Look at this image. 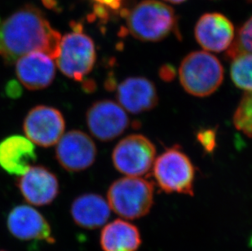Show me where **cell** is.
<instances>
[{"label":"cell","instance_id":"9c48e42d","mask_svg":"<svg viewBox=\"0 0 252 251\" xmlns=\"http://www.w3.org/2000/svg\"><path fill=\"white\" fill-rule=\"evenodd\" d=\"M65 129L62 112L54 107L37 105L28 112L23 130L31 142L41 147H52L58 143Z\"/></svg>","mask_w":252,"mask_h":251},{"label":"cell","instance_id":"52a82bcc","mask_svg":"<svg viewBox=\"0 0 252 251\" xmlns=\"http://www.w3.org/2000/svg\"><path fill=\"white\" fill-rule=\"evenodd\" d=\"M156 148L152 141L140 134L127 135L122 139L112 153L114 167L126 176L146 175L152 170Z\"/></svg>","mask_w":252,"mask_h":251},{"label":"cell","instance_id":"7402d4cb","mask_svg":"<svg viewBox=\"0 0 252 251\" xmlns=\"http://www.w3.org/2000/svg\"><path fill=\"white\" fill-rule=\"evenodd\" d=\"M197 139L206 151H213L216 146V132L214 130L206 129L200 130L197 133Z\"/></svg>","mask_w":252,"mask_h":251},{"label":"cell","instance_id":"7a4b0ae2","mask_svg":"<svg viewBox=\"0 0 252 251\" xmlns=\"http://www.w3.org/2000/svg\"><path fill=\"white\" fill-rule=\"evenodd\" d=\"M126 26L134 38L158 42L177 30V17L172 7L157 0H143L126 15Z\"/></svg>","mask_w":252,"mask_h":251},{"label":"cell","instance_id":"484cf974","mask_svg":"<svg viewBox=\"0 0 252 251\" xmlns=\"http://www.w3.org/2000/svg\"></svg>","mask_w":252,"mask_h":251},{"label":"cell","instance_id":"ffe728a7","mask_svg":"<svg viewBox=\"0 0 252 251\" xmlns=\"http://www.w3.org/2000/svg\"><path fill=\"white\" fill-rule=\"evenodd\" d=\"M236 129L252 138V92L243 95L233 119Z\"/></svg>","mask_w":252,"mask_h":251},{"label":"cell","instance_id":"d4e9b609","mask_svg":"<svg viewBox=\"0 0 252 251\" xmlns=\"http://www.w3.org/2000/svg\"><path fill=\"white\" fill-rule=\"evenodd\" d=\"M165 1L172 2V3H181V2H184L186 0H165Z\"/></svg>","mask_w":252,"mask_h":251},{"label":"cell","instance_id":"6da1fadb","mask_svg":"<svg viewBox=\"0 0 252 251\" xmlns=\"http://www.w3.org/2000/svg\"><path fill=\"white\" fill-rule=\"evenodd\" d=\"M62 36L39 8L25 5L0 21V57L12 64L25 55L41 52L57 59Z\"/></svg>","mask_w":252,"mask_h":251},{"label":"cell","instance_id":"cb8c5ba5","mask_svg":"<svg viewBox=\"0 0 252 251\" xmlns=\"http://www.w3.org/2000/svg\"><path fill=\"white\" fill-rule=\"evenodd\" d=\"M174 73H175V71L171 68V66L167 65V66L162 67V69H161L160 75H161V78H163L165 80H170V79L173 78Z\"/></svg>","mask_w":252,"mask_h":251},{"label":"cell","instance_id":"8fae6325","mask_svg":"<svg viewBox=\"0 0 252 251\" xmlns=\"http://www.w3.org/2000/svg\"><path fill=\"white\" fill-rule=\"evenodd\" d=\"M7 227L13 237L22 241L55 242L50 224L45 217L28 205H19L11 210L7 216Z\"/></svg>","mask_w":252,"mask_h":251},{"label":"cell","instance_id":"9a60e30c","mask_svg":"<svg viewBox=\"0 0 252 251\" xmlns=\"http://www.w3.org/2000/svg\"><path fill=\"white\" fill-rule=\"evenodd\" d=\"M15 63L17 78L28 90L45 89L55 78L56 66L53 58L43 52H31Z\"/></svg>","mask_w":252,"mask_h":251},{"label":"cell","instance_id":"44dd1931","mask_svg":"<svg viewBox=\"0 0 252 251\" xmlns=\"http://www.w3.org/2000/svg\"><path fill=\"white\" fill-rule=\"evenodd\" d=\"M243 53H252V17L238 30L232 45L226 52V58L231 61Z\"/></svg>","mask_w":252,"mask_h":251},{"label":"cell","instance_id":"7c38bea8","mask_svg":"<svg viewBox=\"0 0 252 251\" xmlns=\"http://www.w3.org/2000/svg\"><path fill=\"white\" fill-rule=\"evenodd\" d=\"M17 185L25 200L33 206L49 205L59 194L58 179L45 166H31L18 179Z\"/></svg>","mask_w":252,"mask_h":251},{"label":"cell","instance_id":"5b68a950","mask_svg":"<svg viewBox=\"0 0 252 251\" xmlns=\"http://www.w3.org/2000/svg\"><path fill=\"white\" fill-rule=\"evenodd\" d=\"M153 175L158 187L167 193L193 196L195 168L178 145L169 148L155 159Z\"/></svg>","mask_w":252,"mask_h":251},{"label":"cell","instance_id":"e0dca14e","mask_svg":"<svg viewBox=\"0 0 252 251\" xmlns=\"http://www.w3.org/2000/svg\"><path fill=\"white\" fill-rule=\"evenodd\" d=\"M110 205L100 195L84 193L72 202L70 214L74 223L85 229L104 225L110 216Z\"/></svg>","mask_w":252,"mask_h":251},{"label":"cell","instance_id":"4fadbf2b","mask_svg":"<svg viewBox=\"0 0 252 251\" xmlns=\"http://www.w3.org/2000/svg\"><path fill=\"white\" fill-rule=\"evenodd\" d=\"M197 43L204 50L220 52L228 50L235 38L233 23L220 13L202 15L194 28Z\"/></svg>","mask_w":252,"mask_h":251},{"label":"cell","instance_id":"ac0fdd59","mask_svg":"<svg viewBox=\"0 0 252 251\" xmlns=\"http://www.w3.org/2000/svg\"><path fill=\"white\" fill-rule=\"evenodd\" d=\"M100 244L103 251H136L141 244V237L136 226L115 220L100 232Z\"/></svg>","mask_w":252,"mask_h":251},{"label":"cell","instance_id":"603a6c76","mask_svg":"<svg viewBox=\"0 0 252 251\" xmlns=\"http://www.w3.org/2000/svg\"><path fill=\"white\" fill-rule=\"evenodd\" d=\"M124 0H94L96 2V5L104 7L105 9L112 10V11H118L123 6Z\"/></svg>","mask_w":252,"mask_h":251},{"label":"cell","instance_id":"277c9868","mask_svg":"<svg viewBox=\"0 0 252 251\" xmlns=\"http://www.w3.org/2000/svg\"><path fill=\"white\" fill-rule=\"evenodd\" d=\"M154 185L140 177L126 176L115 180L107 192L110 209L126 220L146 216L154 205Z\"/></svg>","mask_w":252,"mask_h":251},{"label":"cell","instance_id":"2e32d148","mask_svg":"<svg viewBox=\"0 0 252 251\" xmlns=\"http://www.w3.org/2000/svg\"><path fill=\"white\" fill-rule=\"evenodd\" d=\"M34 144L20 135H10L0 142V166L7 173L22 176L35 161Z\"/></svg>","mask_w":252,"mask_h":251},{"label":"cell","instance_id":"8992f818","mask_svg":"<svg viewBox=\"0 0 252 251\" xmlns=\"http://www.w3.org/2000/svg\"><path fill=\"white\" fill-rule=\"evenodd\" d=\"M56 60L60 71L73 80L82 82L92 72L96 61L95 44L81 25L76 23L73 31L62 38Z\"/></svg>","mask_w":252,"mask_h":251},{"label":"cell","instance_id":"d6986e66","mask_svg":"<svg viewBox=\"0 0 252 251\" xmlns=\"http://www.w3.org/2000/svg\"><path fill=\"white\" fill-rule=\"evenodd\" d=\"M231 79L237 88L252 92V53H243L231 60Z\"/></svg>","mask_w":252,"mask_h":251},{"label":"cell","instance_id":"3957f363","mask_svg":"<svg viewBox=\"0 0 252 251\" xmlns=\"http://www.w3.org/2000/svg\"><path fill=\"white\" fill-rule=\"evenodd\" d=\"M224 71L219 59L209 52L196 51L187 55L179 68V79L186 93L207 97L220 87Z\"/></svg>","mask_w":252,"mask_h":251},{"label":"cell","instance_id":"5bb4252c","mask_svg":"<svg viewBox=\"0 0 252 251\" xmlns=\"http://www.w3.org/2000/svg\"><path fill=\"white\" fill-rule=\"evenodd\" d=\"M116 97L125 111L133 114L150 111L158 102L155 83L144 77H130L122 81L116 88Z\"/></svg>","mask_w":252,"mask_h":251},{"label":"cell","instance_id":"ba28073f","mask_svg":"<svg viewBox=\"0 0 252 251\" xmlns=\"http://www.w3.org/2000/svg\"><path fill=\"white\" fill-rule=\"evenodd\" d=\"M91 134L100 141H111L129 127L130 120L125 109L116 102L101 100L93 103L86 114Z\"/></svg>","mask_w":252,"mask_h":251},{"label":"cell","instance_id":"30bf717a","mask_svg":"<svg viewBox=\"0 0 252 251\" xmlns=\"http://www.w3.org/2000/svg\"><path fill=\"white\" fill-rule=\"evenodd\" d=\"M97 150L93 139L81 130H72L62 135L56 148V157L62 168L80 172L95 162Z\"/></svg>","mask_w":252,"mask_h":251}]
</instances>
